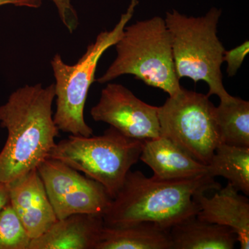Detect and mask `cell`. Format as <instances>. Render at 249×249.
Masks as SVG:
<instances>
[{"label": "cell", "instance_id": "7a4b0ae2", "mask_svg": "<svg viewBox=\"0 0 249 249\" xmlns=\"http://www.w3.org/2000/svg\"><path fill=\"white\" fill-rule=\"evenodd\" d=\"M220 188V184L208 174L163 180L146 178L142 172L129 170L103 215L104 225L122 227L150 222L170 229L197 214L199 209L194 199L196 195Z\"/></svg>", "mask_w": 249, "mask_h": 249}, {"label": "cell", "instance_id": "7c38bea8", "mask_svg": "<svg viewBox=\"0 0 249 249\" xmlns=\"http://www.w3.org/2000/svg\"><path fill=\"white\" fill-rule=\"evenodd\" d=\"M103 227L101 214H71L31 240L29 249H95Z\"/></svg>", "mask_w": 249, "mask_h": 249}, {"label": "cell", "instance_id": "52a82bcc", "mask_svg": "<svg viewBox=\"0 0 249 249\" xmlns=\"http://www.w3.org/2000/svg\"><path fill=\"white\" fill-rule=\"evenodd\" d=\"M160 136L170 139L193 159L207 165L222 143L215 106L204 93L181 88L158 107Z\"/></svg>", "mask_w": 249, "mask_h": 249}, {"label": "cell", "instance_id": "e0dca14e", "mask_svg": "<svg viewBox=\"0 0 249 249\" xmlns=\"http://www.w3.org/2000/svg\"><path fill=\"white\" fill-rule=\"evenodd\" d=\"M216 121L222 143L249 147V102L232 97L215 107Z\"/></svg>", "mask_w": 249, "mask_h": 249}, {"label": "cell", "instance_id": "9a60e30c", "mask_svg": "<svg viewBox=\"0 0 249 249\" xmlns=\"http://www.w3.org/2000/svg\"><path fill=\"white\" fill-rule=\"evenodd\" d=\"M95 249H172L170 229L150 222L104 225Z\"/></svg>", "mask_w": 249, "mask_h": 249}, {"label": "cell", "instance_id": "277c9868", "mask_svg": "<svg viewBox=\"0 0 249 249\" xmlns=\"http://www.w3.org/2000/svg\"><path fill=\"white\" fill-rule=\"evenodd\" d=\"M221 15L222 11L215 7L201 17H188L173 10L166 13L165 21L171 35L178 79L204 81L209 88V97L216 95L221 102H227L233 96L223 84L221 66L226 49L217 36Z\"/></svg>", "mask_w": 249, "mask_h": 249}, {"label": "cell", "instance_id": "d6986e66", "mask_svg": "<svg viewBox=\"0 0 249 249\" xmlns=\"http://www.w3.org/2000/svg\"><path fill=\"white\" fill-rule=\"evenodd\" d=\"M249 53V40H246L242 45L237 46L235 48L224 52L223 61L227 63L228 76H235Z\"/></svg>", "mask_w": 249, "mask_h": 249}, {"label": "cell", "instance_id": "6da1fadb", "mask_svg": "<svg viewBox=\"0 0 249 249\" xmlns=\"http://www.w3.org/2000/svg\"><path fill=\"white\" fill-rule=\"evenodd\" d=\"M54 83L18 88L0 106V126L7 140L0 152V182H14L48 159L59 129L53 120Z\"/></svg>", "mask_w": 249, "mask_h": 249}, {"label": "cell", "instance_id": "8992f818", "mask_svg": "<svg viewBox=\"0 0 249 249\" xmlns=\"http://www.w3.org/2000/svg\"><path fill=\"white\" fill-rule=\"evenodd\" d=\"M143 142L110 126L102 135L71 134L55 143L48 158L63 162L98 181L113 199L131 168L138 162Z\"/></svg>", "mask_w": 249, "mask_h": 249}, {"label": "cell", "instance_id": "5bb4252c", "mask_svg": "<svg viewBox=\"0 0 249 249\" xmlns=\"http://www.w3.org/2000/svg\"><path fill=\"white\" fill-rule=\"evenodd\" d=\"M172 249H232L237 235L225 226L193 216L170 229Z\"/></svg>", "mask_w": 249, "mask_h": 249}, {"label": "cell", "instance_id": "3957f363", "mask_svg": "<svg viewBox=\"0 0 249 249\" xmlns=\"http://www.w3.org/2000/svg\"><path fill=\"white\" fill-rule=\"evenodd\" d=\"M114 46L115 60L95 82L104 84L129 74L169 96L181 91L182 87L175 71L171 35L165 19L155 16L126 26Z\"/></svg>", "mask_w": 249, "mask_h": 249}, {"label": "cell", "instance_id": "9c48e42d", "mask_svg": "<svg viewBox=\"0 0 249 249\" xmlns=\"http://www.w3.org/2000/svg\"><path fill=\"white\" fill-rule=\"evenodd\" d=\"M90 114L93 121L106 123L129 138L145 142L160 137L158 107L143 102L121 84L106 85Z\"/></svg>", "mask_w": 249, "mask_h": 249}, {"label": "cell", "instance_id": "4fadbf2b", "mask_svg": "<svg viewBox=\"0 0 249 249\" xmlns=\"http://www.w3.org/2000/svg\"><path fill=\"white\" fill-rule=\"evenodd\" d=\"M139 160L151 168L154 178L160 179H181L207 174V165L161 136L144 142Z\"/></svg>", "mask_w": 249, "mask_h": 249}, {"label": "cell", "instance_id": "ba28073f", "mask_svg": "<svg viewBox=\"0 0 249 249\" xmlns=\"http://www.w3.org/2000/svg\"><path fill=\"white\" fill-rule=\"evenodd\" d=\"M57 219L73 214L104 215L112 199L102 184L63 162L47 159L38 168Z\"/></svg>", "mask_w": 249, "mask_h": 249}, {"label": "cell", "instance_id": "44dd1931", "mask_svg": "<svg viewBox=\"0 0 249 249\" xmlns=\"http://www.w3.org/2000/svg\"><path fill=\"white\" fill-rule=\"evenodd\" d=\"M10 201L9 186L8 183L0 182V212Z\"/></svg>", "mask_w": 249, "mask_h": 249}, {"label": "cell", "instance_id": "5b68a950", "mask_svg": "<svg viewBox=\"0 0 249 249\" xmlns=\"http://www.w3.org/2000/svg\"><path fill=\"white\" fill-rule=\"evenodd\" d=\"M138 4L139 0H131L127 11L115 27L111 31L100 33L74 65L65 63L58 53L51 60L56 98L53 120L59 130L73 135H93L92 128L85 122L84 109L88 92L96 80L98 62L103 54L119 40Z\"/></svg>", "mask_w": 249, "mask_h": 249}, {"label": "cell", "instance_id": "8fae6325", "mask_svg": "<svg viewBox=\"0 0 249 249\" xmlns=\"http://www.w3.org/2000/svg\"><path fill=\"white\" fill-rule=\"evenodd\" d=\"M230 183L217 190L212 197L204 193L194 196L199 206L196 217L231 229L237 235L241 249H249V201L239 194Z\"/></svg>", "mask_w": 249, "mask_h": 249}, {"label": "cell", "instance_id": "2e32d148", "mask_svg": "<svg viewBox=\"0 0 249 249\" xmlns=\"http://www.w3.org/2000/svg\"><path fill=\"white\" fill-rule=\"evenodd\" d=\"M207 174L213 178H225L237 191L249 196V147L220 144L207 165Z\"/></svg>", "mask_w": 249, "mask_h": 249}, {"label": "cell", "instance_id": "ac0fdd59", "mask_svg": "<svg viewBox=\"0 0 249 249\" xmlns=\"http://www.w3.org/2000/svg\"><path fill=\"white\" fill-rule=\"evenodd\" d=\"M31 241L9 202L0 212V249H29Z\"/></svg>", "mask_w": 249, "mask_h": 249}, {"label": "cell", "instance_id": "30bf717a", "mask_svg": "<svg viewBox=\"0 0 249 249\" xmlns=\"http://www.w3.org/2000/svg\"><path fill=\"white\" fill-rule=\"evenodd\" d=\"M9 186L10 204L31 240L45 233L58 220L37 169Z\"/></svg>", "mask_w": 249, "mask_h": 249}, {"label": "cell", "instance_id": "ffe728a7", "mask_svg": "<svg viewBox=\"0 0 249 249\" xmlns=\"http://www.w3.org/2000/svg\"><path fill=\"white\" fill-rule=\"evenodd\" d=\"M44 0H0V7L6 5H13L18 7L38 9L42 6Z\"/></svg>", "mask_w": 249, "mask_h": 249}]
</instances>
